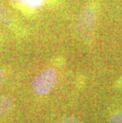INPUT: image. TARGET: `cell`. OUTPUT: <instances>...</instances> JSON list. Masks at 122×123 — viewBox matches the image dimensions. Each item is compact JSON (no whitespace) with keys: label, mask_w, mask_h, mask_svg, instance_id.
Listing matches in <instances>:
<instances>
[{"label":"cell","mask_w":122,"mask_h":123,"mask_svg":"<svg viewBox=\"0 0 122 123\" xmlns=\"http://www.w3.org/2000/svg\"><path fill=\"white\" fill-rule=\"evenodd\" d=\"M2 80H3V73H2V71L0 68V86H1Z\"/></svg>","instance_id":"ba28073f"},{"label":"cell","mask_w":122,"mask_h":123,"mask_svg":"<svg viewBox=\"0 0 122 123\" xmlns=\"http://www.w3.org/2000/svg\"><path fill=\"white\" fill-rule=\"evenodd\" d=\"M44 0H22V5L28 6L31 8H37L42 5Z\"/></svg>","instance_id":"5b68a950"},{"label":"cell","mask_w":122,"mask_h":123,"mask_svg":"<svg viewBox=\"0 0 122 123\" xmlns=\"http://www.w3.org/2000/svg\"><path fill=\"white\" fill-rule=\"evenodd\" d=\"M96 15L92 7L87 6L79 14L75 24V31L77 36L82 39L90 37L94 28Z\"/></svg>","instance_id":"7a4b0ae2"},{"label":"cell","mask_w":122,"mask_h":123,"mask_svg":"<svg viewBox=\"0 0 122 123\" xmlns=\"http://www.w3.org/2000/svg\"><path fill=\"white\" fill-rule=\"evenodd\" d=\"M0 23L3 25H10L12 23V16L2 2H0Z\"/></svg>","instance_id":"277c9868"},{"label":"cell","mask_w":122,"mask_h":123,"mask_svg":"<svg viewBox=\"0 0 122 123\" xmlns=\"http://www.w3.org/2000/svg\"><path fill=\"white\" fill-rule=\"evenodd\" d=\"M10 1L13 2L14 3H16V4H21L22 5V0H10Z\"/></svg>","instance_id":"9c48e42d"},{"label":"cell","mask_w":122,"mask_h":123,"mask_svg":"<svg viewBox=\"0 0 122 123\" xmlns=\"http://www.w3.org/2000/svg\"><path fill=\"white\" fill-rule=\"evenodd\" d=\"M110 123H122V110L110 117Z\"/></svg>","instance_id":"52a82bcc"},{"label":"cell","mask_w":122,"mask_h":123,"mask_svg":"<svg viewBox=\"0 0 122 123\" xmlns=\"http://www.w3.org/2000/svg\"><path fill=\"white\" fill-rule=\"evenodd\" d=\"M54 123H79V121L75 117H65L58 119Z\"/></svg>","instance_id":"8992f818"},{"label":"cell","mask_w":122,"mask_h":123,"mask_svg":"<svg viewBox=\"0 0 122 123\" xmlns=\"http://www.w3.org/2000/svg\"><path fill=\"white\" fill-rule=\"evenodd\" d=\"M57 82V74L52 68L42 70L33 78L31 86L37 95H47L52 91Z\"/></svg>","instance_id":"6da1fadb"},{"label":"cell","mask_w":122,"mask_h":123,"mask_svg":"<svg viewBox=\"0 0 122 123\" xmlns=\"http://www.w3.org/2000/svg\"><path fill=\"white\" fill-rule=\"evenodd\" d=\"M119 87H120L122 89V79L121 80L120 82H119Z\"/></svg>","instance_id":"30bf717a"},{"label":"cell","mask_w":122,"mask_h":123,"mask_svg":"<svg viewBox=\"0 0 122 123\" xmlns=\"http://www.w3.org/2000/svg\"><path fill=\"white\" fill-rule=\"evenodd\" d=\"M14 106V99L9 95L0 96V118L5 116Z\"/></svg>","instance_id":"3957f363"},{"label":"cell","mask_w":122,"mask_h":123,"mask_svg":"<svg viewBox=\"0 0 122 123\" xmlns=\"http://www.w3.org/2000/svg\"><path fill=\"white\" fill-rule=\"evenodd\" d=\"M0 41H1V38H0Z\"/></svg>","instance_id":"8fae6325"}]
</instances>
